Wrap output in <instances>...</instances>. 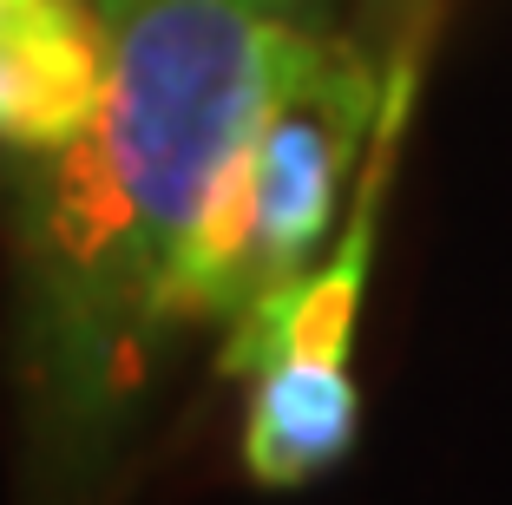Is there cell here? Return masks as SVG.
Listing matches in <instances>:
<instances>
[{
    "instance_id": "cell-5",
    "label": "cell",
    "mask_w": 512,
    "mask_h": 505,
    "mask_svg": "<svg viewBox=\"0 0 512 505\" xmlns=\"http://www.w3.org/2000/svg\"><path fill=\"white\" fill-rule=\"evenodd\" d=\"M434 7L440 0H375V40H381V66H388L394 125L407 119V99H414V73H421L427 33H434Z\"/></svg>"
},
{
    "instance_id": "cell-2",
    "label": "cell",
    "mask_w": 512,
    "mask_h": 505,
    "mask_svg": "<svg viewBox=\"0 0 512 505\" xmlns=\"http://www.w3.org/2000/svg\"><path fill=\"white\" fill-rule=\"evenodd\" d=\"M368 138L394 145L388 66L368 40L316 27L296 46L270 119L256 132V237H250V302L322 269L335 204ZM243 302V309H250Z\"/></svg>"
},
{
    "instance_id": "cell-4",
    "label": "cell",
    "mask_w": 512,
    "mask_h": 505,
    "mask_svg": "<svg viewBox=\"0 0 512 505\" xmlns=\"http://www.w3.org/2000/svg\"><path fill=\"white\" fill-rule=\"evenodd\" d=\"M362 433V394L335 355H276L250 374L243 414V473L263 492H289L322 479Z\"/></svg>"
},
{
    "instance_id": "cell-1",
    "label": "cell",
    "mask_w": 512,
    "mask_h": 505,
    "mask_svg": "<svg viewBox=\"0 0 512 505\" xmlns=\"http://www.w3.org/2000/svg\"><path fill=\"white\" fill-rule=\"evenodd\" d=\"M106 79L79 138L33 151L14 204L27 505H99L178 348L171 283L211 191L256 145L335 0H92Z\"/></svg>"
},
{
    "instance_id": "cell-3",
    "label": "cell",
    "mask_w": 512,
    "mask_h": 505,
    "mask_svg": "<svg viewBox=\"0 0 512 505\" xmlns=\"http://www.w3.org/2000/svg\"><path fill=\"white\" fill-rule=\"evenodd\" d=\"M106 79L92 0H0V151H60Z\"/></svg>"
}]
</instances>
